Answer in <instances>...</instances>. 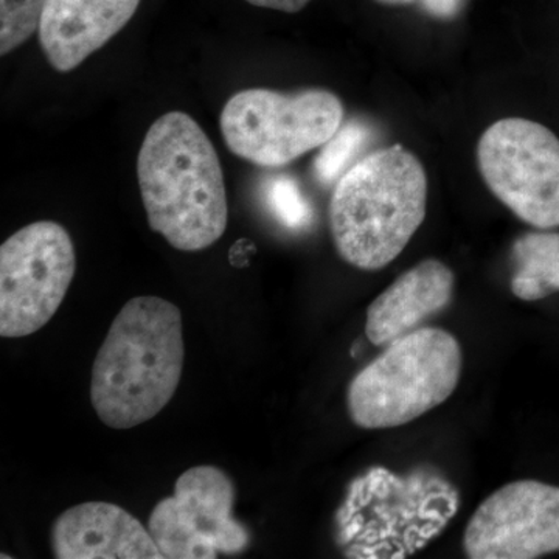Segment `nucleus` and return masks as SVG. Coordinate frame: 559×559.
<instances>
[{
  "mask_svg": "<svg viewBox=\"0 0 559 559\" xmlns=\"http://www.w3.org/2000/svg\"><path fill=\"white\" fill-rule=\"evenodd\" d=\"M72 238L61 224L38 221L0 248V336H31L50 322L75 277Z\"/></svg>",
  "mask_w": 559,
  "mask_h": 559,
  "instance_id": "423d86ee",
  "label": "nucleus"
},
{
  "mask_svg": "<svg viewBox=\"0 0 559 559\" xmlns=\"http://www.w3.org/2000/svg\"><path fill=\"white\" fill-rule=\"evenodd\" d=\"M140 194L151 229L182 252L207 249L229 221L215 146L189 114L151 124L138 160Z\"/></svg>",
  "mask_w": 559,
  "mask_h": 559,
  "instance_id": "f257e3e1",
  "label": "nucleus"
},
{
  "mask_svg": "<svg viewBox=\"0 0 559 559\" xmlns=\"http://www.w3.org/2000/svg\"><path fill=\"white\" fill-rule=\"evenodd\" d=\"M47 0H0V53H11L39 31Z\"/></svg>",
  "mask_w": 559,
  "mask_h": 559,
  "instance_id": "dca6fc26",
  "label": "nucleus"
},
{
  "mask_svg": "<svg viewBox=\"0 0 559 559\" xmlns=\"http://www.w3.org/2000/svg\"><path fill=\"white\" fill-rule=\"evenodd\" d=\"M264 201L272 215L289 230H304L312 223V209L296 180L274 176L264 183Z\"/></svg>",
  "mask_w": 559,
  "mask_h": 559,
  "instance_id": "2eb2a0df",
  "label": "nucleus"
},
{
  "mask_svg": "<svg viewBox=\"0 0 559 559\" xmlns=\"http://www.w3.org/2000/svg\"><path fill=\"white\" fill-rule=\"evenodd\" d=\"M463 550L471 559H535L559 551V487L511 481L473 514Z\"/></svg>",
  "mask_w": 559,
  "mask_h": 559,
  "instance_id": "1a4fd4ad",
  "label": "nucleus"
},
{
  "mask_svg": "<svg viewBox=\"0 0 559 559\" xmlns=\"http://www.w3.org/2000/svg\"><path fill=\"white\" fill-rule=\"evenodd\" d=\"M377 2L382 3V5L399 7V5H407V3L415 2V0H377Z\"/></svg>",
  "mask_w": 559,
  "mask_h": 559,
  "instance_id": "6ab92c4d",
  "label": "nucleus"
},
{
  "mask_svg": "<svg viewBox=\"0 0 559 559\" xmlns=\"http://www.w3.org/2000/svg\"><path fill=\"white\" fill-rule=\"evenodd\" d=\"M252 5L261 7V9H271L285 11V13H297L308 5L311 0H246Z\"/></svg>",
  "mask_w": 559,
  "mask_h": 559,
  "instance_id": "a211bd4d",
  "label": "nucleus"
},
{
  "mask_svg": "<svg viewBox=\"0 0 559 559\" xmlns=\"http://www.w3.org/2000/svg\"><path fill=\"white\" fill-rule=\"evenodd\" d=\"M58 559H164L148 527L110 502H84L66 510L51 528Z\"/></svg>",
  "mask_w": 559,
  "mask_h": 559,
  "instance_id": "9d476101",
  "label": "nucleus"
},
{
  "mask_svg": "<svg viewBox=\"0 0 559 559\" xmlns=\"http://www.w3.org/2000/svg\"><path fill=\"white\" fill-rule=\"evenodd\" d=\"M234 481L216 466L187 469L175 495L151 511L148 530L162 557L213 559L249 547L248 528L234 518Z\"/></svg>",
  "mask_w": 559,
  "mask_h": 559,
  "instance_id": "6e6552de",
  "label": "nucleus"
},
{
  "mask_svg": "<svg viewBox=\"0 0 559 559\" xmlns=\"http://www.w3.org/2000/svg\"><path fill=\"white\" fill-rule=\"evenodd\" d=\"M428 178L401 145L356 162L334 187L330 226L342 259L362 271L392 263L426 218Z\"/></svg>",
  "mask_w": 559,
  "mask_h": 559,
  "instance_id": "7ed1b4c3",
  "label": "nucleus"
},
{
  "mask_svg": "<svg viewBox=\"0 0 559 559\" xmlns=\"http://www.w3.org/2000/svg\"><path fill=\"white\" fill-rule=\"evenodd\" d=\"M344 106L329 91L285 95L238 92L221 112V132L231 153L260 167H282L333 138Z\"/></svg>",
  "mask_w": 559,
  "mask_h": 559,
  "instance_id": "39448f33",
  "label": "nucleus"
},
{
  "mask_svg": "<svg viewBox=\"0 0 559 559\" xmlns=\"http://www.w3.org/2000/svg\"><path fill=\"white\" fill-rule=\"evenodd\" d=\"M371 130L364 121L348 120L334 132L329 142L323 143L316 157V178L322 186H333L356 164L364 146L369 143Z\"/></svg>",
  "mask_w": 559,
  "mask_h": 559,
  "instance_id": "4468645a",
  "label": "nucleus"
},
{
  "mask_svg": "<svg viewBox=\"0 0 559 559\" xmlns=\"http://www.w3.org/2000/svg\"><path fill=\"white\" fill-rule=\"evenodd\" d=\"M419 2L430 16L439 17V20H452L457 16L465 0H419Z\"/></svg>",
  "mask_w": 559,
  "mask_h": 559,
  "instance_id": "f3484780",
  "label": "nucleus"
},
{
  "mask_svg": "<svg viewBox=\"0 0 559 559\" xmlns=\"http://www.w3.org/2000/svg\"><path fill=\"white\" fill-rule=\"evenodd\" d=\"M488 189L518 218L538 227L559 226V139L536 121L502 119L477 146Z\"/></svg>",
  "mask_w": 559,
  "mask_h": 559,
  "instance_id": "0eeeda50",
  "label": "nucleus"
},
{
  "mask_svg": "<svg viewBox=\"0 0 559 559\" xmlns=\"http://www.w3.org/2000/svg\"><path fill=\"white\" fill-rule=\"evenodd\" d=\"M140 0H47L39 43L51 68L70 72L132 20Z\"/></svg>",
  "mask_w": 559,
  "mask_h": 559,
  "instance_id": "9b49d317",
  "label": "nucleus"
},
{
  "mask_svg": "<svg viewBox=\"0 0 559 559\" xmlns=\"http://www.w3.org/2000/svg\"><path fill=\"white\" fill-rule=\"evenodd\" d=\"M514 274L511 290L518 299L536 301L559 290V234L532 231L511 249Z\"/></svg>",
  "mask_w": 559,
  "mask_h": 559,
  "instance_id": "ddd939ff",
  "label": "nucleus"
},
{
  "mask_svg": "<svg viewBox=\"0 0 559 559\" xmlns=\"http://www.w3.org/2000/svg\"><path fill=\"white\" fill-rule=\"evenodd\" d=\"M454 274L439 260H425L404 272L367 310L366 334L377 347H388L450 305Z\"/></svg>",
  "mask_w": 559,
  "mask_h": 559,
  "instance_id": "f8f14e48",
  "label": "nucleus"
},
{
  "mask_svg": "<svg viewBox=\"0 0 559 559\" xmlns=\"http://www.w3.org/2000/svg\"><path fill=\"white\" fill-rule=\"evenodd\" d=\"M182 314L171 301L142 296L121 308L92 367L91 401L112 429L159 415L182 377Z\"/></svg>",
  "mask_w": 559,
  "mask_h": 559,
  "instance_id": "f03ea898",
  "label": "nucleus"
},
{
  "mask_svg": "<svg viewBox=\"0 0 559 559\" xmlns=\"http://www.w3.org/2000/svg\"><path fill=\"white\" fill-rule=\"evenodd\" d=\"M462 362L459 341L448 331H412L353 378L349 418L362 429L407 425L450 399L457 389Z\"/></svg>",
  "mask_w": 559,
  "mask_h": 559,
  "instance_id": "20e7f679",
  "label": "nucleus"
}]
</instances>
